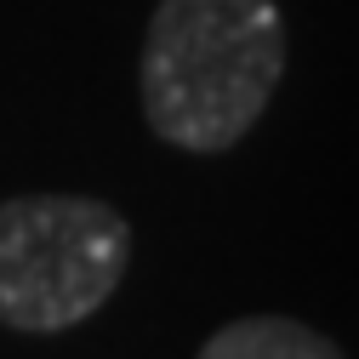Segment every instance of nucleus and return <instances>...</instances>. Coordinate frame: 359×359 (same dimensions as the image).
I'll list each match as a JSON object with an SVG mask.
<instances>
[{
  "label": "nucleus",
  "instance_id": "obj_1",
  "mask_svg": "<svg viewBox=\"0 0 359 359\" xmlns=\"http://www.w3.org/2000/svg\"><path fill=\"white\" fill-rule=\"evenodd\" d=\"M285 74L274 0H160L143 34L149 131L189 154H222L262 120Z\"/></svg>",
  "mask_w": 359,
  "mask_h": 359
},
{
  "label": "nucleus",
  "instance_id": "obj_3",
  "mask_svg": "<svg viewBox=\"0 0 359 359\" xmlns=\"http://www.w3.org/2000/svg\"><path fill=\"white\" fill-rule=\"evenodd\" d=\"M200 359H348L325 331H313L302 320H285V313H245V320H229Z\"/></svg>",
  "mask_w": 359,
  "mask_h": 359
},
{
  "label": "nucleus",
  "instance_id": "obj_2",
  "mask_svg": "<svg viewBox=\"0 0 359 359\" xmlns=\"http://www.w3.org/2000/svg\"><path fill=\"white\" fill-rule=\"evenodd\" d=\"M131 268V222L92 194L0 200V325L69 331L114 297Z\"/></svg>",
  "mask_w": 359,
  "mask_h": 359
}]
</instances>
